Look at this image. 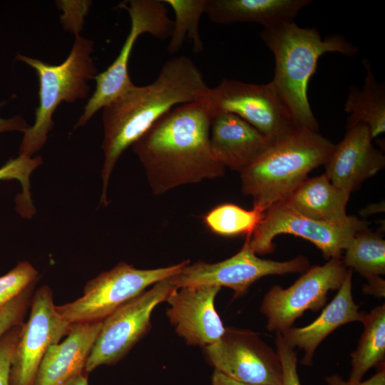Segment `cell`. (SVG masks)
Here are the masks:
<instances>
[{"label":"cell","instance_id":"8992f818","mask_svg":"<svg viewBox=\"0 0 385 385\" xmlns=\"http://www.w3.org/2000/svg\"><path fill=\"white\" fill-rule=\"evenodd\" d=\"M189 263L185 260L168 267L141 270L119 262L89 280L81 297L56 306V309L71 324L103 321L148 287L177 274Z\"/></svg>","mask_w":385,"mask_h":385},{"label":"cell","instance_id":"30bf717a","mask_svg":"<svg viewBox=\"0 0 385 385\" xmlns=\"http://www.w3.org/2000/svg\"><path fill=\"white\" fill-rule=\"evenodd\" d=\"M170 278L155 283L102 321L84 373L88 374L102 365L116 364L148 333L153 311L177 289Z\"/></svg>","mask_w":385,"mask_h":385},{"label":"cell","instance_id":"cb8c5ba5","mask_svg":"<svg viewBox=\"0 0 385 385\" xmlns=\"http://www.w3.org/2000/svg\"><path fill=\"white\" fill-rule=\"evenodd\" d=\"M344 251L342 262L345 267L366 279L385 274V240L381 232L368 228L359 232Z\"/></svg>","mask_w":385,"mask_h":385},{"label":"cell","instance_id":"f546056e","mask_svg":"<svg viewBox=\"0 0 385 385\" xmlns=\"http://www.w3.org/2000/svg\"><path fill=\"white\" fill-rule=\"evenodd\" d=\"M277 353L282 369V385H301L297 372V356L293 348L284 341L280 333H276Z\"/></svg>","mask_w":385,"mask_h":385},{"label":"cell","instance_id":"d4e9b609","mask_svg":"<svg viewBox=\"0 0 385 385\" xmlns=\"http://www.w3.org/2000/svg\"><path fill=\"white\" fill-rule=\"evenodd\" d=\"M163 1L170 6L175 14L168 51L170 54L178 52L187 37L192 42L194 52L202 51L203 43L200 34L199 24L202 15L205 12L207 0Z\"/></svg>","mask_w":385,"mask_h":385},{"label":"cell","instance_id":"ffe728a7","mask_svg":"<svg viewBox=\"0 0 385 385\" xmlns=\"http://www.w3.org/2000/svg\"><path fill=\"white\" fill-rule=\"evenodd\" d=\"M310 0H207L205 14L219 24L253 22L269 28L294 21Z\"/></svg>","mask_w":385,"mask_h":385},{"label":"cell","instance_id":"e0dca14e","mask_svg":"<svg viewBox=\"0 0 385 385\" xmlns=\"http://www.w3.org/2000/svg\"><path fill=\"white\" fill-rule=\"evenodd\" d=\"M273 141L232 113H219L211 118V150L225 168L240 173L252 165Z\"/></svg>","mask_w":385,"mask_h":385},{"label":"cell","instance_id":"7402d4cb","mask_svg":"<svg viewBox=\"0 0 385 385\" xmlns=\"http://www.w3.org/2000/svg\"><path fill=\"white\" fill-rule=\"evenodd\" d=\"M363 63L366 71L364 84L349 88L344 109L349 114L347 127L364 124L373 139L385 131V87L374 78L369 63Z\"/></svg>","mask_w":385,"mask_h":385},{"label":"cell","instance_id":"e575fe53","mask_svg":"<svg viewBox=\"0 0 385 385\" xmlns=\"http://www.w3.org/2000/svg\"><path fill=\"white\" fill-rule=\"evenodd\" d=\"M211 385H259L245 383L233 379L219 371L215 370L212 379Z\"/></svg>","mask_w":385,"mask_h":385},{"label":"cell","instance_id":"d590c367","mask_svg":"<svg viewBox=\"0 0 385 385\" xmlns=\"http://www.w3.org/2000/svg\"><path fill=\"white\" fill-rule=\"evenodd\" d=\"M64 385H88V374L83 373L73 378Z\"/></svg>","mask_w":385,"mask_h":385},{"label":"cell","instance_id":"5bb4252c","mask_svg":"<svg viewBox=\"0 0 385 385\" xmlns=\"http://www.w3.org/2000/svg\"><path fill=\"white\" fill-rule=\"evenodd\" d=\"M30 306L29 319L23 324L11 359L10 385H33L49 346L58 343L71 329V324L58 312L48 285L35 292Z\"/></svg>","mask_w":385,"mask_h":385},{"label":"cell","instance_id":"ac0fdd59","mask_svg":"<svg viewBox=\"0 0 385 385\" xmlns=\"http://www.w3.org/2000/svg\"><path fill=\"white\" fill-rule=\"evenodd\" d=\"M101 325L102 321L72 324L66 338L48 349L33 385H64L84 373Z\"/></svg>","mask_w":385,"mask_h":385},{"label":"cell","instance_id":"44dd1931","mask_svg":"<svg viewBox=\"0 0 385 385\" xmlns=\"http://www.w3.org/2000/svg\"><path fill=\"white\" fill-rule=\"evenodd\" d=\"M350 193L334 186L324 173L307 178L284 201L298 213L321 222L344 223Z\"/></svg>","mask_w":385,"mask_h":385},{"label":"cell","instance_id":"f1b7e54d","mask_svg":"<svg viewBox=\"0 0 385 385\" xmlns=\"http://www.w3.org/2000/svg\"><path fill=\"white\" fill-rule=\"evenodd\" d=\"M35 284L0 308V340L13 327L23 323L31 305Z\"/></svg>","mask_w":385,"mask_h":385},{"label":"cell","instance_id":"6da1fadb","mask_svg":"<svg viewBox=\"0 0 385 385\" xmlns=\"http://www.w3.org/2000/svg\"><path fill=\"white\" fill-rule=\"evenodd\" d=\"M210 87L188 57L168 60L150 83L123 93L103 108L104 155L100 205L107 206L108 187L120 155L173 108L202 101Z\"/></svg>","mask_w":385,"mask_h":385},{"label":"cell","instance_id":"8fae6325","mask_svg":"<svg viewBox=\"0 0 385 385\" xmlns=\"http://www.w3.org/2000/svg\"><path fill=\"white\" fill-rule=\"evenodd\" d=\"M348 270L340 258L331 259L323 265L307 269L286 289L273 286L260 306L261 312L267 318V329L282 333L291 328L305 311H317L323 307L328 293L340 288Z\"/></svg>","mask_w":385,"mask_h":385},{"label":"cell","instance_id":"ba28073f","mask_svg":"<svg viewBox=\"0 0 385 385\" xmlns=\"http://www.w3.org/2000/svg\"><path fill=\"white\" fill-rule=\"evenodd\" d=\"M210 119L219 113H232L275 140L299 127L274 85L223 79L209 88L205 98Z\"/></svg>","mask_w":385,"mask_h":385},{"label":"cell","instance_id":"9a60e30c","mask_svg":"<svg viewBox=\"0 0 385 385\" xmlns=\"http://www.w3.org/2000/svg\"><path fill=\"white\" fill-rule=\"evenodd\" d=\"M220 287L195 285L174 289L165 302L176 333L189 345L202 348L218 342L225 328L215 307Z\"/></svg>","mask_w":385,"mask_h":385},{"label":"cell","instance_id":"603a6c76","mask_svg":"<svg viewBox=\"0 0 385 385\" xmlns=\"http://www.w3.org/2000/svg\"><path fill=\"white\" fill-rule=\"evenodd\" d=\"M364 332L356 349L351 354V371L348 382L356 384L369 369L384 361L385 306L374 307L362 322Z\"/></svg>","mask_w":385,"mask_h":385},{"label":"cell","instance_id":"d6986e66","mask_svg":"<svg viewBox=\"0 0 385 385\" xmlns=\"http://www.w3.org/2000/svg\"><path fill=\"white\" fill-rule=\"evenodd\" d=\"M352 270L348 274L334 298L311 324L303 327H291L280 333L285 343L291 348L302 349L304 355L301 363L310 366L314 352L321 342L339 327L353 322H362L366 314L352 295Z\"/></svg>","mask_w":385,"mask_h":385},{"label":"cell","instance_id":"d6a6232c","mask_svg":"<svg viewBox=\"0 0 385 385\" xmlns=\"http://www.w3.org/2000/svg\"><path fill=\"white\" fill-rule=\"evenodd\" d=\"M6 103V101L0 102V108ZM29 127V125L26 120L19 115L9 118H3L0 116V133L14 131L24 133Z\"/></svg>","mask_w":385,"mask_h":385},{"label":"cell","instance_id":"4fadbf2b","mask_svg":"<svg viewBox=\"0 0 385 385\" xmlns=\"http://www.w3.org/2000/svg\"><path fill=\"white\" fill-rule=\"evenodd\" d=\"M209 363L239 381L282 385V369L277 351L249 330L225 329L221 339L203 348Z\"/></svg>","mask_w":385,"mask_h":385},{"label":"cell","instance_id":"1f68e13d","mask_svg":"<svg viewBox=\"0 0 385 385\" xmlns=\"http://www.w3.org/2000/svg\"><path fill=\"white\" fill-rule=\"evenodd\" d=\"M325 381L328 385H385V369L383 367L369 379L353 384L344 380L338 374L328 376Z\"/></svg>","mask_w":385,"mask_h":385},{"label":"cell","instance_id":"4316f807","mask_svg":"<svg viewBox=\"0 0 385 385\" xmlns=\"http://www.w3.org/2000/svg\"><path fill=\"white\" fill-rule=\"evenodd\" d=\"M42 163L41 156L19 155L0 167V181L16 180L21 184V192L15 199L16 210L24 218H31L36 213L30 190V176Z\"/></svg>","mask_w":385,"mask_h":385},{"label":"cell","instance_id":"836d02e7","mask_svg":"<svg viewBox=\"0 0 385 385\" xmlns=\"http://www.w3.org/2000/svg\"><path fill=\"white\" fill-rule=\"evenodd\" d=\"M366 279L368 280V284L364 285L363 289L364 293L378 297H384V279L381 278L380 276L371 277Z\"/></svg>","mask_w":385,"mask_h":385},{"label":"cell","instance_id":"83f0119b","mask_svg":"<svg viewBox=\"0 0 385 385\" xmlns=\"http://www.w3.org/2000/svg\"><path fill=\"white\" fill-rule=\"evenodd\" d=\"M38 272L27 261L19 262L5 274L0 277V308L36 283Z\"/></svg>","mask_w":385,"mask_h":385},{"label":"cell","instance_id":"3957f363","mask_svg":"<svg viewBox=\"0 0 385 385\" xmlns=\"http://www.w3.org/2000/svg\"><path fill=\"white\" fill-rule=\"evenodd\" d=\"M260 38L274 57L271 82L299 128L318 132L308 99V86L320 56L328 52L354 56L359 48L339 34L323 38L315 28L294 21L264 28Z\"/></svg>","mask_w":385,"mask_h":385},{"label":"cell","instance_id":"7a4b0ae2","mask_svg":"<svg viewBox=\"0 0 385 385\" xmlns=\"http://www.w3.org/2000/svg\"><path fill=\"white\" fill-rule=\"evenodd\" d=\"M211 119L203 99L173 108L133 145L152 192L223 176L210 144Z\"/></svg>","mask_w":385,"mask_h":385},{"label":"cell","instance_id":"5b68a950","mask_svg":"<svg viewBox=\"0 0 385 385\" xmlns=\"http://www.w3.org/2000/svg\"><path fill=\"white\" fill-rule=\"evenodd\" d=\"M93 51V42L77 35L68 57L58 65L20 53L16 56V61L34 69L39 83L35 120L23 133L19 155L32 157L43 147L54 125L53 115L61 102L73 103L87 98L88 82L98 73L91 56Z\"/></svg>","mask_w":385,"mask_h":385},{"label":"cell","instance_id":"484cf974","mask_svg":"<svg viewBox=\"0 0 385 385\" xmlns=\"http://www.w3.org/2000/svg\"><path fill=\"white\" fill-rule=\"evenodd\" d=\"M265 211L257 207L244 209L225 203L211 210L204 217L207 227L214 233L223 236L252 235L262 220Z\"/></svg>","mask_w":385,"mask_h":385},{"label":"cell","instance_id":"277c9868","mask_svg":"<svg viewBox=\"0 0 385 385\" xmlns=\"http://www.w3.org/2000/svg\"><path fill=\"white\" fill-rule=\"evenodd\" d=\"M334 144L318 132L298 128L273 141L240 175L242 191L253 207L265 211L285 201L314 168L324 165Z\"/></svg>","mask_w":385,"mask_h":385},{"label":"cell","instance_id":"52a82bcc","mask_svg":"<svg viewBox=\"0 0 385 385\" xmlns=\"http://www.w3.org/2000/svg\"><path fill=\"white\" fill-rule=\"evenodd\" d=\"M121 7L130 16L129 33L114 61L96 76L95 91L74 128L86 125L100 109L135 86L128 73V63L134 44L140 35L149 34L160 40L169 38L171 35L173 21L169 18L163 0H130L128 4L123 3Z\"/></svg>","mask_w":385,"mask_h":385},{"label":"cell","instance_id":"9c48e42d","mask_svg":"<svg viewBox=\"0 0 385 385\" xmlns=\"http://www.w3.org/2000/svg\"><path fill=\"white\" fill-rule=\"evenodd\" d=\"M368 222L351 215L344 223H329L307 217L284 201L270 205L250 237V246L259 255L272 252L274 239L281 234L293 235L316 245L327 260L340 258L351 238L367 228Z\"/></svg>","mask_w":385,"mask_h":385},{"label":"cell","instance_id":"2e32d148","mask_svg":"<svg viewBox=\"0 0 385 385\" xmlns=\"http://www.w3.org/2000/svg\"><path fill=\"white\" fill-rule=\"evenodd\" d=\"M325 173L337 188L351 194L385 165L382 152L372 144L369 128L362 123L349 126L324 164Z\"/></svg>","mask_w":385,"mask_h":385},{"label":"cell","instance_id":"7c38bea8","mask_svg":"<svg viewBox=\"0 0 385 385\" xmlns=\"http://www.w3.org/2000/svg\"><path fill=\"white\" fill-rule=\"evenodd\" d=\"M250 236H247L241 250L230 258L212 264L202 261L189 263L179 273L170 277L171 282L177 289L195 285L226 287L232 289L235 297H238L263 277L303 273L309 269L308 259L302 255L280 262L259 257L250 246Z\"/></svg>","mask_w":385,"mask_h":385},{"label":"cell","instance_id":"4dcf8cb0","mask_svg":"<svg viewBox=\"0 0 385 385\" xmlns=\"http://www.w3.org/2000/svg\"><path fill=\"white\" fill-rule=\"evenodd\" d=\"M23 324L24 322L13 327L0 340V385H10L11 359Z\"/></svg>","mask_w":385,"mask_h":385}]
</instances>
